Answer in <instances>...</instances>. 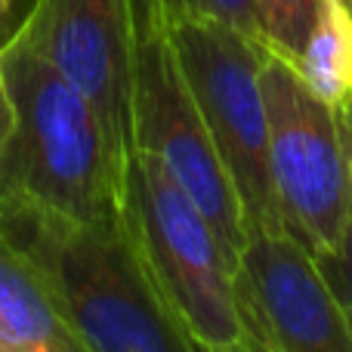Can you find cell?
Segmentation results:
<instances>
[{"label":"cell","instance_id":"obj_16","mask_svg":"<svg viewBox=\"0 0 352 352\" xmlns=\"http://www.w3.org/2000/svg\"><path fill=\"white\" fill-rule=\"evenodd\" d=\"M340 3H343V6H346V12H349V16H352V0H340Z\"/></svg>","mask_w":352,"mask_h":352},{"label":"cell","instance_id":"obj_9","mask_svg":"<svg viewBox=\"0 0 352 352\" xmlns=\"http://www.w3.org/2000/svg\"><path fill=\"white\" fill-rule=\"evenodd\" d=\"M0 352H87L47 281L0 232Z\"/></svg>","mask_w":352,"mask_h":352},{"label":"cell","instance_id":"obj_12","mask_svg":"<svg viewBox=\"0 0 352 352\" xmlns=\"http://www.w3.org/2000/svg\"><path fill=\"white\" fill-rule=\"evenodd\" d=\"M170 10L179 12H192V16H204L213 22H223L229 28L241 31V34L263 41V28H260V16H256V3L254 0H164Z\"/></svg>","mask_w":352,"mask_h":352},{"label":"cell","instance_id":"obj_8","mask_svg":"<svg viewBox=\"0 0 352 352\" xmlns=\"http://www.w3.org/2000/svg\"><path fill=\"white\" fill-rule=\"evenodd\" d=\"M19 25L99 115L121 170L133 158V0H31Z\"/></svg>","mask_w":352,"mask_h":352},{"label":"cell","instance_id":"obj_10","mask_svg":"<svg viewBox=\"0 0 352 352\" xmlns=\"http://www.w3.org/2000/svg\"><path fill=\"white\" fill-rule=\"evenodd\" d=\"M294 65L328 102L340 105L352 96V16L340 0H322L312 34Z\"/></svg>","mask_w":352,"mask_h":352},{"label":"cell","instance_id":"obj_3","mask_svg":"<svg viewBox=\"0 0 352 352\" xmlns=\"http://www.w3.org/2000/svg\"><path fill=\"white\" fill-rule=\"evenodd\" d=\"M124 213L161 297L198 349L250 352L238 316V263L158 158L133 152Z\"/></svg>","mask_w":352,"mask_h":352},{"label":"cell","instance_id":"obj_5","mask_svg":"<svg viewBox=\"0 0 352 352\" xmlns=\"http://www.w3.org/2000/svg\"><path fill=\"white\" fill-rule=\"evenodd\" d=\"M164 12L207 133L235 186L244 226L248 232L278 229L281 213L269 170V127L260 87L269 43L167 3Z\"/></svg>","mask_w":352,"mask_h":352},{"label":"cell","instance_id":"obj_7","mask_svg":"<svg viewBox=\"0 0 352 352\" xmlns=\"http://www.w3.org/2000/svg\"><path fill=\"white\" fill-rule=\"evenodd\" d=\"M235 300L250 352H352L346 316L316 254L285 226L248 232Z\"/></svg>","mask_w":352,"mask_h":352},{"label":"cell","instance_id":"obj_6","mask_svg":"<svg viewBox=\"0 0 352 352\" xmlns=\"http://www.w3.org/2000/svg\"><path fill=\"white\" fill-rule=\"evenodd\" d=\"M133 152L167 167L238 263L248 238L244 213L182 72L164 0H133Z\"/></svg>","mask_w":352,"mask_h":352},{"label":"cell","instance_id":"obj_17","mask_svg":"<svg viewBox=\"0 0 352 352\" xmlns=\"http://www.w3.org/2000/svg\"><path fill=\"white\" fill-rule=\"evenodd\" d=\"M346 105H349V118H352V96L346 99Z\"/></svg>","mask_w":352,"mask_h":352},{"label":"cell","instance_id":"obj_2","mask_svg":"<svg viewBox=\"0 0 352 352\" xmlns=\"http://www.w3.org/2000/svg\"><path fill=\"white\" fill-rule=\"evenodd\" d=\"M10 127L0 140V195L78 219L124 217L127 173L87 96L28 41L22 25L0 43Z\"/></svg>","mask_w":352,"mask_h":352},{"label":"cell","instance_id":"obj_15","mask_svg":"<svg viewBox=\"0 0 352 352\" xmlns=\"http://www.w3.org/2000/svg\"><path fill=\"white\" fill-rule=\"evenodd\" d=\"M6 127H10V93H6V74L0 65V140H3Z\"/></svg>","mask_w":352,"mask_h":352},{"label":"cell","instance_id":"obj_1","mask_svg":"<svg viewBox=\"0 0 352 352\" xmlns=\"http://www.w3.org/2000/svg\"><path fill=\"white\" fill-rule=\"evenodd\" d=\"M0 232L41 272L87 352H195L161 297L127 213L78 219L0 195Z\"/></svg>","mask_w":352,"mask_h":352},{"label":"cell","instance_id":"obj_13","mask_svg":"<svg viewBox=\"0 0 352 352\" xmlns=\"http://www.w3.org/2000/svg\"><path fill=\"white\" fill-rule=\"evenodd\" d=\"M316 260L324 272V281H328L331 291H334L337 303H340L343 316H346L349 334H352V195H349V213H346V226H343L340 244H337L331 254L316 256Z\"/></svg>","mask_w":352,"mask_h":352},{"label":"cell","instance_id":"obj_14","mask_svg":"<svg viewBox=\"0 0 352 352\" xmlns=\"http://www.w3.org/2000/svg\"><path fill=\"white\" fill-rule=\"evenodd\" d=\"M16 12H19V0H0V43L12 34V28H16L19 19H22V16H16Z\"/></svg>","mask_w":352,"mask_h":352},{"label":"cell","instance_id":"obj_11","mask_svg":"<svg viewBox=\"0 0 352 352\" xmlns=\"http://www.w3.org/2000/svg\"><path fill=\"white\" fill-rule=\"evenodd\" d=\"M254 3L266 43L275 53L297 62L312 34L322 0H254Z\"/></svg>","mask_w":352,"mask_h":352},{"label":"cell","instance_id":"obj_4","mask_svg":"<svg viewBox=\"0 0 352 352\" xmlns=\"http://www.w3.org/2000/svg\"><path fill=\"white\" fill-rule=\"evenodd\" d=\"M269 170L281 226L316 256L340 244L352 195V118L318 96L287 56L269 47L260 68Z\"/></svg>","mask_w":352,"mask_h":352}]
</instances>
